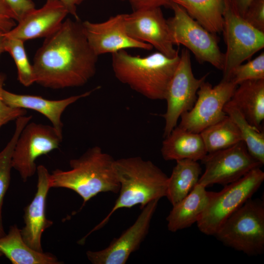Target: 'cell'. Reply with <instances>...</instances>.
<instances>
[{"label": "cell", "instance_id": "6da1fadb", "mask_svg": "<svg viewBox=\"0 0 264 264\" xmlns=\"http://www.w3.org/2000/svg\"><path fill=\"white\" fill-rule=\"evenodd\" d=\"M98 57L82 22L67 19L37 51L32 65L35 83L51 89L84 86L95 74Z\"/></svg>", "mask_w": 264, "mask_h": 264}, {"label": "cell", "instance_id": "7a4b0ae2", "mask_svg": "<svg viewBox=\"0 0 264 264\" xmlns=\"http://www.w3.org/2000/svg\"><path fill=\"white\" fill-rule=\"evenodd\" d=\"M114 168L120 184L119 196L109 214L82 241L103 227L119 209L140 205L143 208L150 202L166 197L168 176L150 160L139 156L115 160Z\"/></svg>", "mask_w": 264, "mask_h": 264}, {"label": "cell", "instance_id": "3957f363", "mask_svg": "<svg viewBox=\"0 0 264 264\" xmlns=\"http://www.w3.org/2000/svg\"><path fill=\"white\" fill-rule=\"evenodd\" d=\"M114 161L100 147L90 148L79 158L70 160V170L52 171L49 176L50 187L73 190L82 198L83 206L100 193H118L120 184Z\"/></svg>", "mask_w": 264, "mask_h": 264}, {"label": "cell", "instance_id": "277c9868", "mask_svg": "<svg viewBox=\"0 0 264 264\" xmlns=\"http://www.w3.org/2000/svg\"><path fill=\"white\" fill-rule=\"evenodd\" d=\"M116 78L151 100H163L178 65L180 54L169 57L157 51L141 57L122 50L111 54Z\"/></svg>", "mask_w": 264, "mask_h": 264}, {"label": "cell", "instance_id": "5b68a950", "mask_svg": "<svg viewBox=\"0 0 264 264\" xmlns=\"http://www.w3.org/2000/svg\"><path fill=\"white\" fill-rule=\"evenodd\" d=\"M225 245L249 256L264 251V203L248 199L221 225L214 235Z\"/></svg>", "mask_w": 264, "mask_h": 264}, {"label": "cell", "instance_id": "8992f818", "mask_svg": "<svg viewBox=\"0 0 264 264\" xmlns=\"http://www.w3.org/2000/svg\"><path fill=\"white\" fill-rule=\"evenodd\" d=\"M264 180L260 167L255 168L240 179L227 184L220 192H214L210 202L197 222L199 230L213 235L223 222L248 199Z\"/></svg>", "mask_w": 264, "mask_h": 264}, {"label": "cell", "instance_id": "52a82bcc", "mask_svg": "<svg viewBox=\"0 0 264 264\" xmlns=\"http://www.w3.org/2000/svg\"><path fill=\"white\" fill-rule=\"evenodd\" d=\"M170 8L174 15L167 23L174 45H184L199 62L208 63L222 70L224 53L220 49L215 34L205 29L179 5L173 3Z\"/></svg>", "mask_w": 264, "mask_h": 264}, {"label": "cell", "instance_id": "ba28073f", "mask_svg": "<svg viewBox=\"0 0 264 264\" xmlns=\"http://www.w3.org/2000/svg\"><path fill=\"white\" fill-rule=\"evenodd\" d=\"M223 27L226 52L224 53L223 78L231 70L264 47V32L259 30L224 0Z\"/></svg>", "mask_w": 264, "mask_h": 264}, {"label": "cell", "instance_id": "9c48e42d", "mask_svg": "<svg viewBox=\"0 0 264 264\" xmlns=\"http://www.w3.org/2000/svg\"><path fill=\"white\" fill-rule=\"evenodd\" d=\"M207 76V74L200 78L195 77L189 51L187 49H183L165 96L167 109L163 115L165 122L164 137L176 127L181 114L193 108L197 98V91Z\"/></svg>", "mask_w": 264, "mask_h": 264}, {"label": "cell", "instance_id": "30bf717a", "mask_svg": "<svg viewBox=\"0 0 264 264\" xmlns=\"http://www.w3.org/2000/svg\"><path fill=\"white\" fill-rule=\"evenodd\" d=\"M237 86L229 79L222 78L214 87L205 81L197 91L194 105L181 114L178 126L189 132L200 133L223 119L227 115L223 108Z\"/></svg>", "mask_w": 264, "mask_h": 264}, {"label": "cell", "instance_id": "8fae6325", "mask_svg": "<svg viewBox=\"0 0 264 264\" xmlns=\"http://www.w3.org/2000/svg\"><path fill=\"white\" fill-rule=\"evenodd\" d=\"M63 136L52 126L28 123L22 129L15 145L12 157V168L23 181L37 171L36 160L58 148Z\"/></svg>", "mask_w": 264, "mask_h": 264}, {"label": "cell", "instance_id": "7c38bea8", "mask_svg": "<svg viewBox=\"0 0 264 264\" xmlns=\"http://www.w3.org/2000/svg\"><path fill=\"white\" fill-rule=\"evenodd\" d=\"M201 161L205 165V171L198 183L205 187L214 184L225 186L263 165L250 155L243 141L208 153Z\"/></svg>", "mask_w": 264, "mask_h": 264}, {"label": "cell", "instance_id": "4fadbf2b", "mask_svg": "<svg viewBox=\"0 0 264 264\" xmlns=\"http://www.w3.org/2000/svg\"><path fill=\"white\" fill-rule=\"evenodd\" d=\"M124 23L127 34L133 39L151 44L168 57L179 54L160 7L136 10L125 14Z\"/></svg>", "mask_w": 264, "mask_h": 264}, {"label": "cell", "instance_id": "5bb4252c", "mask_svg": "<svg viewBox=\"0 0 264 264\" xmlns=\"http://www.w3.org/2000/svg\"><path fill=\"white\" fill-rule=\"evenodd\" d=\"M159 199L145 206L133 224L119 237L114 239L104 249L88 251V260L93 264H125L132 253L136 251L147 236L152 218Z\"/></svg>", "mask_w": 264, "mask_h": 264}, {"label": "cell", "instance_id": "9a60e30c", "mask_svg": "<svg viewBox=\"0 0 264 264\" xmlns=\"http://www.w3.org/2000/svg\"><path fill=\"white\" fill-rule=\"evenodd\" d=\"M125 15L119 14L101 22H82L88 43L96 55L113 54L128 48L152 49L151 44L135 40L127 34Z\"/></svg>", "mask_w": 264, "mask_h": 264}, {"label": "cell", "instance_id": "2e32d148", "mask_svg": "<svg viewBox=\"0 0 264 264\" xmlns=\"http://www.w3.org/2000/svg\"><path fill=\"white\" fill-rule=\"evenodd\" d=\"M37 191L31 202L24 208V226L21 233L24 242L32 249L43 252L41 238L43 233L53 224L46 217V198L49 189V173L44 165L37 168Z\"/></svg>", "mask_w": 264, "mask_h": 264}, {"label": "cell", "instance_id": "e0dca14e", "mask_svg": "<svg viewBox=\"0 0 264 264\" xmlns=\"http://www.w3.org/2000/svg\"><path fill=\"white\" fill-rule=\"evenodd\" d=\"M68 14L61 2L47 0L42 7L31 11L4 35L23 42L46 38L60 27Z\"/></svg>", "mask_w": 264, "mask_h": 264}, {"label": "cell", "instance_id": "ac0fdd59", "mask_svg": "<svg viewBox=\"0 0 264 264\" xmlns=\"http://www.w3.org/2000/svg\"><path fill=\"white\" fill-rule=\"evenodd\" d=\"M99 88L60 100H49L40 96L16 94L4 89L1 97L4 102L11 107L32 110L42 114L51 122L58 133L63 136L64 124L61 117L66 108L78 100L89 96Z\"/></svg>", "mask_w": 264, "mask_h": 264}, {"label": "cell", "instance_id": "d6986e66", "mask_svg": "<svg viewBox=\"0 0 264 264\" xmlns=\"http://www.w3.org/2000/svg\"><path fill=\"white\" fill-rule=\"evenodd\" d=\"M198 183L182 200L173 206L166 218L168 229L175 232L197 222L207 208L214 192Z\"/></svg>", "mask_w": 264, "mask_h": 264}, {"label": "cell", "instance_id": "ffe728a7", "mask_svg": "<svg viewBox=\"0 0 264 264\" xmlns=\"http://www.w3.org/2000/svg\"><path fill=\"white\" fill-rule=\"evenodd\" d=\"M165 138L161 152L165 160H202L208 154L200 133L176 126Z\"/></svg>", "mask_w": 264, "mask_h": 264}, {"label": "cell", "instance_id": "44dd1931", "mask_svg": "<svg viewBox=\"0 0 264 264\" xmlns=\"http://www.w3.org/2000/svg\"><path fill=\"white\" fill-rule=\"evenodd\" d=\"M238 86L230 101L251 125L261 130L264 119V79L248 80Z\"/></svg>", "mask_w": 264, "mask_h": 264}, {"label": "cell", "instance_id": "7402d4cb", "mask_svg": "<svg viewBox=\"0 0 264 264\" xmlns=\"http://www.w3.org/2000/svg\"><path fill=\"white\" fill-rule=\"evenodd\" d=\"M0 252L13 264H61L52 254L38 252L30 247L16 225L10 227L7 234L0 237Z\"/></svg>", "mask_w": 264, "mask_h": 264}, {"label": "cell", "instance_id": "603a6c76", "mask_svg": "<svg viewBox=\"0 0 264 264\" xmlns=\"http://www.w3.org/2000/svg\"><path fill=\"white\" fill-rule=\"evenodd\" d=\"M168 177L166 197L172 206L185 198L198 183L201 168L197 161L181 159L176 161Z\"/></svg>", "mask_w": 264, "mask_h": 264}, {"label": "cell", "instance_id": "cb8c5ba5", "mask_svg": "<svg viewBox=\"0 0 264 264\" xmlns=\"http://www.w3.org/2000/svg\"><path fill=\"white\" fill-rule=\"evenodd\" d=\"M210 32L222 31L224 0H172Z\"/></svg>", "mask_w": 264, "mask_h": 264}, {"label": "cell", "instance_id": "d4e9b609", "mask_svg": "<svg viewBox=\"0 0 264 264\" xmlns=\"http://www.w3.org/2000/svg\"><path fill=\"white\" fill-rule=\"evenodd\" d=\"M223 110L235 123L250 155L262 164H264V132L251 125L241 110L230 100Z\"/></svg>", "mask_w": 264, "mask_h": 264}, {"label": "cell", "instance_id": "484cf974", "mask_svg": "<svg viewBox=\"0 0 264 264\" xmlns=\"http://www.w3.org/2000/svg\"><path fill=\"white\" fill-rule=\"evenodd\" d=\"M200 134L208 153L228 148L242 141L238 128L227 115Z\"/></svg>", "mask_w": 264, "mask_h": 264}, {"label": "cell", "instance_id": "4316f807", "mask_svg": "<svg viewBox=\"0 0 264 264\" xmlns=\"http://www.w3.org/2000/svg\"><path fill=\"white\" fill-rule=\"evenodd\" d=\"M32 118V115H25L16 120L14 134L4 148L0 152V237L5 235L2 224V207L4 198L10 182L13 151L21 132Z\"/></svg>", "mask_w": 264, "mask_h": 264}, {"label": "cell", "instance_id": "83f0119b", "mask_svg": "<svg viewBox=\"0 0 264 264\" xmlns=\"http://www.w3.org/2000/svg\"><path fill=\"white\" fill-rule=\"evenodd\" d=\"M23 41L4 36V51L8 52L16 64L18 79L21 84L29 87L35 83L32 65H31L24 46Z\"/></svg>", "mask_w": 264, "mask_h": 264}, {"label": "cell", "instance_id": "f1b7e54d", "mask_svg": "<svg viewBox=\"0 0 264 264\" xmlns=\"http://www.w3.org/2000/svg\"><path fill=\"white\" fill-rule=\"evenodd\" d=\"M223 79H229L237 85L248 80L264 79V52L245 64L237 66Z\"/></svg>", "mask_w": 264, "mask_h": 264}, {"label": "cell", "instance_id": "f546056e", "mask_svg": "<svg viewBox=\"0 0 264 264\" xmlns=\"http://www.w3.org/2000/svg\"><path fill=\"white\" fill-rule=\"evenodd\" d=\"M0 6L8 17L18 22L35 9L32 0H0Z\"/></svg>", "mask_w": 264, "mask_h": 264}, {"label": "cell", "instance_id": "4dcf8cb0", "mask_svg": "<svg viewBox=\"0 0 264 264\" xmlns=\"http://www.w3.org/2000/svg\"><path fill=\"white\" fill-rule=\"evenodd\" d=\"M5 79V75L0 73V129L8 122L25 115L27 112L25 109L11 107L3 100L1 94Z\"/></svg>", "mask_w": 264, "mask_h": 264}, {"label": "cell", "instance_id": "1f68e13d", "mask_svg": "<svg viewBox=\"0 0 264 264\" xmlns=\"http://www.w3.org/2000/svg\"><path fill=\"white\" fill-rule=\"evenodd\" d=\"M243 18L250 25L264 32V0H252Z\"/></svg>", "mask_w": 264, "mask_h": 264}, {"label": "cell", "instance_id": "d6a6232c", "mask_svg": "<svg viewBox=\"0 0 264 264\" xmlns=\"http://www.w3.org/2000/svg\"><path fill=\"white\" fill-rule=\"evenodd\" d=\"M128 1L133 10L160 7L162 6L171 7L172 0H120Z\"/></svg>", "mask_w": 264, "mask_h": 264}, {"label": "cell", "instance_id": "836d02e7", "mask_svg": "<svg viewBox=\"0 0 264 264\" xmlns=\"http://www.w3.org/2000/svg\"><path fill=\"white\" fill-rule=\"evenodd\" d=\"M15 26V21L8 17L0 6V30L6 33Z\"/></svg>", "mask_w": 264, "mask_h": 264}, {"label": "cell", "instance_id": "e575fe53", "mask_svg": "<svg viewBox=\"0 0 264 264\" xmlns=\"http://www.w3.org/2000/svg\"><path fill=\"white\" fill-rule=\"evenodd\" d=\"M61 2L67 9L68 14H71L76 20H80L77 13V6L85 0H49Z\"/></svg>", "mask_w": 264, "mask_h": 264}, {"label": "cell", "instance_id": "d590c367", "mask_svg": "<svg viewBox=\"0 0 264 264\" xmlns=\"http://www.w3.org/2000/svg\"><path fill=\"white\" fill-rule=\"evenodd\" d=\"M232 7L242 17L252 0H227Z\"/></svg>", "mask_w": 264, "mask_h": 264}, {"label": "cell", "instance_id": "8d00e7d4", "mask_svg": "<svg viewBox=\"0 0 264 264\" xmlns=\"http://www.w3.org/2000/svg\"><path fill=\"white\" fill-rule=\"evenodd\" d=\"M4 32L0 30V56L1 53L5 52L4 48Z\"/></svg>", "mask_w": 264, "mask_h": 264}, {"label": "cell", "instance_id": "74e56055", "mask_svg": "<svg viewBox=\"0 0 264 264\" xmlns=\"http://www.w3.org/2000/svg\"><path fill=\"white\" fill-rule=\"evenodd\" d=\"M2 255V254L1 253V252H0V257Z\"/></svg>", "mask_w": 264, "mask_h": 264}]
</instances>
